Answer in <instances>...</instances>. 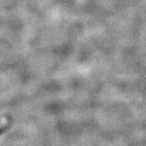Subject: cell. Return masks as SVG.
<instances>
[{
  "label": "cell",
  "mask_w": 146,
  "mask_h": 146,
  "mask_svg": "<svg viewBox=\"0 0 146 146\" xmlns=\"http://www.w3.org/2000/svg\"><path fill=\"white\" fill-rule=\"evenodd\" d=\"M6 123H7V121H6L5 119H1V120H0V129H1L3 127H5V125Z\"/></svg>",
  "instance_id": "obj_1"
}]
</instances>
